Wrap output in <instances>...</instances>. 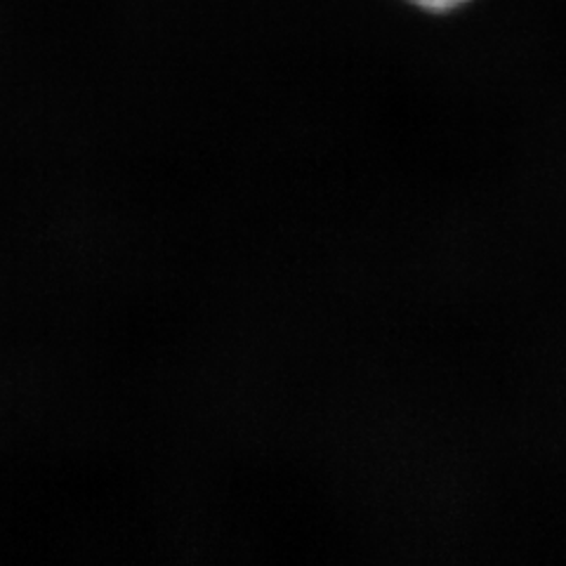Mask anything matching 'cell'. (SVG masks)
Listing matches in <instances>:
<instances>
[{"label": "cell", "instance_id": "6da1fadb", "mask_svg": "<svg viewBox=\"0 0 566 566\" xmlns=\"http://www.w3.org/2000/svg\"><path fill=\"white\" fill-rule=\"evenodd\" d=\"M406 3H411L424 12H449V10L465 6L468 0H406Z\"/></svg>", "mask_w": 566, "mask_h": 566}]
</instances>
